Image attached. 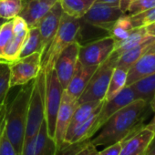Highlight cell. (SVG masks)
Segmentation results:
<instances>
[{"label": "cell", "mask_w": 155, "mask_h": 155, "mask_svg": "<svg viewBox=\"0 0 155 155\" xmlns=\"http://www.w3.org/2000/svg\"><path fill=\"white\" fill-rule=\"evenodd\" d=\"M149 102L136 100L113 114L98 130L97 135L91 139L96 147L109 146L123 141L143 127Z\"/></svg>", "instance_id": "obj_1"}, {"label": "cell", "mask_w": 155, "mask_h": 155, "mask_svg": "<svg viewBox=\"0 0 155 155\" xmlns=\"http://www.w3.org/2000/svg\"><path fill=\"white\" fill-rule=\"evenodd\" d=\"M32 84L33 81H30L23 85L9 105L5 104L0 109V127L5 131L18 155H21L23 149Z\"/></svg>", "instance_id": "obj_2"}, {"label": "cell", "mask_w": 155, "mask_h": 155, "mask_svg": "<svg viewBox=\"0 0 155 155\" xmlns=\"http://www.w3.org/2000/svg\"><path fill=\"white\" fill-rule=\"evenodd\" d=\"M80 27V18L70 17L63 12L54 38L48 50L41 57V69L45 73L54 68L55 62L61 51L77 40Z\"/></svg>", "instance_id": "obj_3"}, {"label": "cell", "mask_w": 155, "mask_h": 155, "mask_svg": "<svg viewBox=\"0 0 155 155\" xmlns=\"http://www.w3.org/2000/svg\"><path fill=\"white\" fill-rule=\"evenodd\" d=\"M45 94L46 73L41 69L33 80L23 145L37 135L43 120H45Z\"/></svg>", "instance_id": "obj_4"}, {"label": "cell", "mask_w": 155, "mask_h": 155, "mask_svg": "<svg viewBox=\"0 0 155 155\" xmlns=\"http://www.w3.org/2000/svg\"><path fill=\"white\" fill-rule=\"evenodd\" d=\"M118 58V54L113 51L111 55L97 68L84 91L78 100V104L90 101H102L105 100L110 77L116 67Z\"/></svg>", "instance_id": "obj_5"}, {"label": "cell", "mask_w": 155, "mask_h": 155, "mask_svg": "<svg viewBox=\"0 0 155 155\" xmlns=\"http://www.w3.org/2000/svg\"><path fill=\"white\" fill-rule=\"evenodd\" d=\"M62 88L55 68L46 72V94H45V120L47 123L48 135L54 140L55 124L57 114L60 106Z\"/></svg>", "instance_id": "obj_6"}, {"label": "cell", "mask_w": 155, "mask_h": 155, "mask_svg": "<svg viewBox=\"0 0 155 155\" xmlns=\"http://www.w3.org/2000/svg\"><path fill=\"white\" fill-rule=\"evenodd\" d=\"M115 39L107 36L84 45L79 50V62L84 66H100L114 51Z\"/></svg>", "instance_id": "obj_7"}, {"label": "cell", "mask_w": 155, "mask_h": 155, "mask_svg": "<svg viewBox=\"0 0 155 155\" xmlns=\"http://www.w3.org/2000/svg\"><path fill=\"white\" fill-rule=\"evenodd\" d=\"M41 52L21 58L10 64V87L25 85L32 81L41 70Z\"/></svg>", "instance_id": "obj_8"}, {"label": "cell", "mask_w": 155, "mask_h": 155, "mask_svg": "<svg viewBox=\"0 0 155 155\" xmlns=\"http://www.w3.org/2000/svg\"><path fill=\"white\" fill-rule=\"evenodd\" d=\"M124 14L119 7L95 2L81 19L90 25L104 28L110 33L112 25Z\"/></svg>", "instance_id": "obj_9"}, {"label": "cell", "mask_w": 155, "mask_h": 155, "mask_svg": "<svg viewBox=\"0 0 155 155\" xmlns=\"http://www.w3.org/2000/svg\"><path fill=\"white\" fill-rule=\"evenodd\" d=\"M80 47L81 45L77 40L70 43L61 51L55 62L54 68L56 70L58 79L64 90L68 87L74 74L78 58H79Z\"/></svg>", "instance_id": "obj_10"}, {"label": "cell", "mask_w": 155, "mask_h": 155, "mask_svg": "<svg viewBox=\"0 0 155 155\" xmlns=\"http://www.w3.org/2000/svg\"><path fill=\"white\" fill-rule=\"evenodd\" d=\"M136 100V96L131 88L130 86H125L112 99L104 101L93 126L94 135L113 114Z\"/></svg>", "instance_id": "obj_11"}, {"label": "cell", "mask_w": 155, "mask_h": 155, "mask_svg": "<svg viewBox=\"0 0 155 155\" xmlns=\"http://www.w3.org/2000/svg\"><path fill=\"white\" fill-rule=\"evenodd\" d=\"M78 105H79L78 104V101L73 99L64 90L55 124L54 141L56 143L57 150H58L64 145L65 136L67 134L72 115Z\"/></svg>", "instance_id": "obj_12"}, {"label": "cell", "mask_w": 155, "mask_h": 155, "mask_svg": "<svg viewBox=\"0 0 155 155\" xmlns=\"http://www.w3.org/2000/svg\"><path fill=\"white\" fill-rule=\"evenodd\" d=\"M62 14H63V10L59 1L58 0V2L42 18V19L39 21L38 25V28L39 30L40 38H41L42 49H43L42 55L48 50V47L50 46L54 38Z\"/></svg>", "instance_id": "obj_13"}, {"label": "cell", "mask_w": 155, "mask_h": 155, "mask_svg": "<svg viewBox=\"0 0 155 155\" xmlns=\"http://www.w3.org/2000/svg\"><path fill=\"white\" fill-rule=\"evenodd\" d=\"M58 2V0H22L19 16L27 22L29 28L38 27L42 18Z\"/></svg>", "instance_id": "obj_14"}, {"label": "cell", "mask_w": 155, "mask_h": 155, "mask_svg": "<svg viewBox=\"0 0 155 155\" xmlns=\"http://www.w3.org/2000/svg\"><path fill=\"white\" fill-rule=\"evenodd\" d=\"M155 133L143 126L131 136L122 141L120 155H145Z\"/></svg>", "instance_id": "obj_15"}, {"label": "cell", "mask_w": 155, "mask_h": 155, "mask_svg": "<svg viewBox=\"0 0 155 155\" xmlns=\"http://www.w3.org/2000/svg\"><path fill=\"white\" fill-rule=\"evenodd\" d=\"M98 67L99 66H84L78 60L74 74L65 91L73 99L78 101Z\"/></svg>", "instance_id": "obj_16"}, {"label": "cell", "mask_w": 155, "mask_h": 155, "mask_svg": "<svg viewBox=\"0 0 155 155\" xmlns=\"http://www.w3.org/2000/svg\"><path fill=\"white\" fill-rule=\"evenodd\" d=\"M153 73H155V52L147 50L128 69L126 86Z\"/></svg>", "instance_id": "obj_17"}, {"label": "cell", "mask_w": 155, "mask_h": 155, "mask_svg": "<svg viewBox=\"0 0 155 155\" xmlns=\"http://www.w3.org/2000/svg\"><path fill=\"white\" fill-rule=\"evenodd\" d=\"M155 37H151L147 34L145 28H135L129 34V36L120 41H115V49L114 52L120 56V54L151 39Z\"/></svg>", "instance_id": "obj_18"}, {"label": "cell", "mask_w": 155, "mask_h": 155, "mask_svg": "<svg viewBox=\"0 0 155 155\" xmlns=\"http://www.w3.org/2000/svg\"><path fill=\"white\" fill-rule=\"evenodd\" d=\"M57 146L53 140L48 135L46 120H44L38 132L36 135L34 155H55Z\"/></svg>", "instance_id": "obj_19"}, {"label": "cell", "mask_w": 155, "mask_h": 155, "mask_svg": "<svg viewBox=\"0 0 155 155\" xmlns=\"http://www.w3.org/2000/svg\"><path fill=\"white\" fill-rule=\"evenodd\" d=\"M137 100H142L150 103L155 95V73L139 80L130 85Z\"/></svg>", "instance_id": "obj_20"}, {"label": "cell", "mask_w": 155, "mask_h": 155, "mask_svg": "<svg viewBox=\"0 0 155 155\" xmlns=\"http://www.w3.org/2000/svg\"><path fill=\"white\" fill-rule=\"evenodd\" d=\"M155 41V38L149 39L148 41L120 54L117 59V63H116V67L123 68L125 70L128 71V69L130 68V66L136 62L149 48V47L150 46V44L152 42Z\"/></svg>", "instance_id": "obj_21"}, {"label": "cell", "mask_w": 155, "mask_h": 155, "mask_svg": "<svg viewBox=\"0 0 155 155\" xmlns=\"http://www.w3.org/2000/svg\"><path fill=\"white\" fill-rule=\"evenodd\" d=\"M97 147L91 143V139L80 142L65 144L58 150L55 155H98Z\"/></svg>", "instance_id": "obj_22"}, {"label": "cell", "mask_w": 155, "mask_h": 155, "mask_svg": "<svg viewBox=\"0 0 155 155\" xmlns=\"http://www.w3.org/2000/svg\"><path fill=\"white\" fill-rule=\"evenodd\" d=\"M58 1L65 14L76 18H81L96 2V0H58Z\"/></svg>", "instance_id": "obj_23"}, {"label": "cell", "mask_w": 155, "mask_h": 155, "mask_svg": "<svg viewBox=\"0 0 155 155\" xmlns=\"http://www.w3.org/2000/svg\"><path fill=\"white\" fill-rule=\"evenodd\" d=\"M104 101H90V102H84V103H81L77 106L69 126H68V130L74 128L75 126L81 124V122L85 121L86 120H88L103 103Z\"/></svg>", "instance_id": "obj_24"}, {"label": "cell", "mask_w": 155, "mask_h": 155, "mask_svg": "<svg viewBox=\"0 0 155 155\" xmlns=\"http://www.w3.org/2000/svg\"><path fill=\"white\" fill-rule=\"evenodd\" d=\"M36 52H41V53L43 52L40 33L38 27L31 28L28 29V35L26 37V39L23 43L20 51L19 58L29 56Z\"/></svg>", "instance_id": "obj_25"}, {"label": "cell", "mask_w": 155, "mask_h": 155, "mask_svg": "<svg viewBox=\"0 0 155 155\" xmlns=\"http://www.w3.org/2000/svg\"><path fill=\"white\" fill-rule=\"evenodd\" d=\"M127 70L115 67L110 77V81L107 90L104 101H109L116 96L125 86L127 81Z\"/></svg>", "instance_id": "obj_26"}, {"label": "cell", "mask_w": 155, "mask_h": 155, "mask_svg": "<svg viewBox=\"0 0 155 155\" xmlns=\"http://www.w3.org/2000/svg\"><path fill=\"white\" fill-rule=\"evenodd\" d=\"M27 35L28 33L13 34L12 38L10 39L7 48H5V51L2 57V61L13 63L16 60L19 59L20 51H21V48H22V46L26 39Z\"/></svg>", "instance_id": "obj_27"}, {"label": "cell", "mask_w": 155, "mask_h": 155, "mask_svg": "<svg viewBox=\"0 0 155 155\" xmlns=\"http://www.w3.org/2000/svg\"><path fill=\"white\" fill-rule=\"evenodd\" d=\"M133 28L130 17L124 14L112 25L110 29V36L112 37L115 41H120L126 38Z\"/></svg>", "instance_id": "obj_28"}, {"label": "cell", "mask_w": 155, "mask_h": 155, "mask_svg": "<svg viewBox=\"0 0 155 155\" xmlns=\"http://www.w3.org/2000/svg\"><path fill=\"white\" fill-rule=\"evenodd\" d=\"M10 64L0 61V109L7 103L10 87Z\"/></svg>", "instance_id": "obj_29"}, {"label": "cell", "mask_w": 155, "mask_h": 155, "mask_svg": "<svg viewBox=\"0 0 155 155\" xmlns=\"http://www.w3.org/2000/svg\"><path fill=\"white\" fill-rule=\"evenodd\" d=\"M22 9V0H0V18L11 20L19 16Z\"/></svg>", "instance_id": "obj_30"}, {"label": "cell", "mask_w": 155, "mask_h": 155, "mask_svg": "<svg viewBox=\"0 0 155 155\" xmlns=\"http://www.w3.org/2000/svg\"><path fill=\"white\" fill-rule=\"evenodd\" d=\"M13 37V20H7L3 23L0 28V61H2V57L9 43L10 39Z\"/></svg>", "instance_id": "obj_31"}, {"label": "cell", "mask_w": 155, "mask_h": 155, "mask_svg": "<svg viewBox=\"0 0 155 155\" xmlns=\"http://www.w3.org/2000/svg\"><path fill=\"white\" fill-rule=\"evenodd\" d=\"M133 28H142L146 27L151 23L155 22V8H150L142 13L130 16V17Z\"/></svg>", "instance_id": "obj_32"}, {"label": "cell", "mask_w": 155, "mask_h": 155, "mask_svg": "<svg viewBox=\"0 0 155 155\" xmlns=\"http://www.w3.org/2000/svg\"><path fill=\"white\" fill-rule=\"evenodd\" d=\"M153 8H155V0H135L134 2L130 4L125 14L130 17L142 13Z\"/></svg>", "instance_id": "obj_33"}, {"label": "cell", "mask_w": 155, "mask_h": 155, "mask_svg": "<svg viewBox=\"0 0 155 155\" xmlns=\"http://www.w3.org/2000/svg\"><path fill=\"white\" fill-rule=\"evenodd\" d=\"M0 155H18L15 147L0 127Z\"/></svg>", "instance_id": "obj_34"}, {"label": "cell", "mask_w": 155, "mask_h": 155, "mask_svg": "<svg viewBox=\"0 0 155 155\" xmlns=\"http://www.w3.org/2000/svg\"><path fill=\"white\" fill-rule=\"evenodd\" d=\"M13 34H21L28 32V26L27 22L20 17L17 16L13 19Z\"/></svg>", "instance_id": "obj_35"}, {"label": "cell", "mask_w": 155, "mask_h": 155, "mask_svg": "<svg viewBox=\"0 0 155 155\" xmlns=\"http://www.w3.org/2000/svg\"><path fill=\"white\" fill-rule=\"evenodd\" d=\"M122 141H119L109 146H106L104 150L98 151V155H120L121 150Z\"/></svg>", "instance_id": "obj_36"}, {"label": "cell", "mask_w": 155, "mask_h": 155, "mask_svg": "<svg viewBox=\"0 0 155 155\" xmlns=\"http://www.w3.org/2000/svg\"><path fill=\"white\" fill-rule=\"evenodd\" d=\"M134 1H135V0H120V6H119V8L124 13H126V11L128 10V8L130 6V4L132 2H134Z\"/></svg>", "instance_id": "obj_37"}, {"label": "cell", "mask_w": 155, "mask_h": 155, "mask_svg": "<svg viewBox=\"0 0 155 155\" xmlns=\"http://www.w3.org/2000/svg\"><path fill=\"white\" fill-rule=\"evenodd\" d=\"M145 155H155V136L154 138L151 140L147 150H146V153Z\"/></svg>", "instance_id": "obj_38"}, {"label": "cell", "mask_w": 155, "mask_h": 155, "mask_svg": "<svg viewBox=\"0 0 155 155\" xmlns=\"http://www.w3.org/2000/svg\"><path fill=\"white\" fill-rule=\"evenodd\" d=\"M96 2L107 4V5L113 6V7H119L120 6V0H96Z\"/></svg>", "instance_id": "obj_39"}, {"label": "cell", "mask_w": 155, "mask_h": 155, "mask_svg": "<svg viewBox=\"0 0 155 155\" xmlns=\"http://www.w3.org/2000/svg\"><path fill=\"white\" fill-rule=\"evenodd\" d=\"M144 28H145V30H146L148 35H150L151 37H155V22L151 23V24H150Z\"/></svg>", "instance_id": "obj_40"}, {"label": "cell", "mask_w": 155, "mask_h": 155, "mask_svg": "<svg viewBox=\"0 0 155 155\" xmlns=\"http://www.w3.org/2000/svg\"><path fill=\"white\" fill-rule=\"evenodd\" d=\"M145 127H146L147 129L152 130V131L155 133V111H154V116H153L152 120H151L147 125H145Z\"/></svg>", "instance_id": "obj_41"}, {"label": "cell", "mask_w": 155, "mask_h": 155, "mask_svg": "<svg viewBox=\"0 0 155 155\" xmlns=\"http://www.w3.org/2000/svg\"><path fill=\"white\" fill-rule=\"evenodd\" d=\"M149 106H150V109L154 112V111H155V95L153 96V98H152L151 101H150Z\"/></svg>", "instance_id": "obj_42"}, {"label": "cell", "mask_w": 155, "mask_h": 155, "mask_svg": "<svg viewBox=\"0 0 155 155\" xmlns=\"http://www.w3.org/2000/svg\"><path fill=\"white\" fill-rule=\"evenodd\" d=\"M148 50L152 51V52H155V41H154V42H152V43L150 44V46L149 47Z\"/></svg>", "instance_id": "obj_43"}, {"label": "cell", "mask_w": 155, "mask_h": 155, "mask_svg": "<svg viewBox=\"0 0 155 155\" xmlns=\"http://www.w3.org/2000/svg\"><path fill=\"white\" fill-rule=\"evenodd\" d=\"M5 21H7V20H4V19H2L1 18H0V28H1V26L3 25V23H4Z\"/></svg>", "instance_id": "obj_44"}]
</instances>
